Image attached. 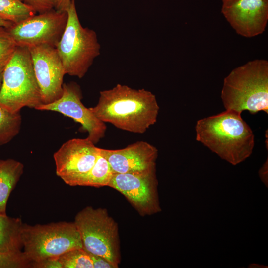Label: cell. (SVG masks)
I'll return each instance as SVG.
<instances>
[{
	"mask_svg": "<svg viewBox=\"0 0 268 268\" xmlns=\"http://www.w3.org/2000/svg\"><path fill=\"white\" fill-rule=\"evenodd\" d=\"M82 98L81 88L76 83H64L59 99L51 103L41 104L35 109L55 111L72 118L81 125L80 130L87 132V137L95 144L105 136L107 127L89 108L83 105Z\"/></svg>",
	"mask_w": 268,
	"mask_h": 268,
	"instance_id": "obj_11",
	"label": "cell"
},
{
	"mask_svg": "<svg viewBox=\"0 0 268 268\" xmlns=\"http://www.w3.org/2000/svg\"><path fill=\"white\" fill-rule=\"evenodd\" d=\"M17 47L6 28L0 27V71H3Z\"/></svg>",
	"mask_w": 268,
	"mask_h": 268,
	"instance_id": "obj_21",
	"label": "cell"
},
{
	"mask_svg": "<svg viewBox=\"0 0 268 268\" xmlns=\"http://www.w3.org/2000/svg\"><path fill=\"white\" fill-rule=\"evenodd\" d=\"M23 164L13 159H0V214H6L9 197L22 176Z\"/></svg>",
	"mask_w": 268,
	"mask_h": 268,
	"instance_id": "obj_16",
	"label": "cell"
},
{
	"mask_svg": "<svg viewBox=\"0 0 268 268\" xmlns=\"http://www.w3.org/2000/svg\"><path fill=\"white\" fill-rule=\"evenodd\" d=\"M113 174L139 173L156 169L158 149L147 142L138 141L119 149L100 148Z\"/></svg>",
	"mask_w": 268,
	"mask_h": 268,
	"instance_id": "obj_14",
	"label": "cell"
},
{
	"mask_svg": "<svg viewBox=\"0 0 268 268\" xmlns=\"http://www.w3.org/2000/svg\"><path fill=\"white\" fill-rule=\"evenodd\" d=\"M32 268V263L23 252L18 254L0 253V268Z\"/></svg>",
	"mask_w": 268,
	"mask_h": 268,
	"instance_id": "obj_22",
	"label": "cell"
},
{
	"mask_svg": "<svg viewBox=\"0 0 268 268\" xmlns=\"http://www.w3.org/2000/svg\"><path fill=\"white\" fill-rule=\"evenodd\" d=\"M57 259L62 268H93L90 254L83 248L68 251Z\"/></svg>",
	"mask_w": 268,
	"mask_h": 268,
	"instance_id": "obj_20",
	"label": "cell"
},
{
	"mask_svg": "<svg viewBox=\"0 0 268 268\" xmlns=\"http://www.w3.org/2000/svg\"><path fill=\"white\" fill-rule=\"evenodd\" d=\"M196 140L233 165L249 157L255 144L253 132L241 113L227 110L198 120Z\"/></svg>",
	"mask_w": 268,
	"mask_h": 268,
	"instance_id": "obj_2",
	"label": "cell"
},
{
	"mask_svg": "<svg viewBox=\"0 0 268 268\" xmlns=\"http://www.w3.org/2000/svg\"><path fill=\"white\" fill-rule=\"evenodd\" d=\"M113 175L109 162L99 152L92 168L78 182L77 186L97 188L108 186Z\"/></svg>",
	"mask_w": 268,
	"mask_h": 268,
	"instance_id": "obj_17",
	"label": "cell"
},
{
	"mask_svg": "<svg viewBox=\"0 0 268 268\" xmlns=\"http://www.w3.org/2000/svg\"><path fill=\"white\" fill-rule=\"evenodd\" d=\"M89 108L105 123L141 134L156 122L159 111L156 97L151 92L120 84L100 91L97 104Z\"/></svg>",
	"mask_w": 268,
	"mask_h": 268,
	"instance_id": "obj_1",
	"label": "cell"
},
{
	"mask_svg": "<svg viewBox=\"0 0 268 268\" xmlns=\"http://www.w3.org/2000/svg\"><path fill=\"white\" fill-rule=\"evenodd\" d=\"M67 18V11L53 8L6 28L17 46L29 48L46 44L56 47L66 27Z\"/></svg>",
	"mask_w": 268,
	"mask_h": 268,
	"instance_id": "obj_8",
	"label": "cell"
},
{
	"mask_svg": "<svg viewBox=\"0 0 268 268\" xmlns=\"http://www.w3.org/2000/svg\"><path fill=\"white\" fill-rule=\"evenodd\" d=\"M36 12L21 0H0V18L18 23Z\"/></svg>",
	"mask_w": 268,
	"mask_h": 268,
	"instance_id": "obj_19",
	"label": "cell"
},
{
	"mask_svg": "<svg viewBox=\"0 0 268 268\" xmlns=\"http://www.w3.org/2000/svg\"><path fill=\"white\" fill-rule=\"evenodd\" d=\"M90 255L93 268H117L116 266L102 256L91 254H90Z\"/></svg>",
	"mask_w": 268,
	"mask_h": 268,
	"instance_id": "obj_24",
	"label": "cell"
},
{
	"mask_svg": "<svg viewBox=\"0 0 268 268\" xmlns=\"http://www.w3.org/2000/svg\"><path fill=\"white\" fill-rule=\"evenodd\" d=\"M221 98L225 110L268 114V62L256 59L233 69L224 79Z\"/></svg>",
	"mask_w": 268,
	"mask_h": 268,
	"instance_id": "obj_3",
	"label": "cell"
},
{
	"mask_svg": "<svg viewBox=\"0 0 268 268\" xmlns=\"http://www.w3.org/2000/svg\"><path fill=\"white\" fill-rule=\"evenodd\" d=\"M71 3V0H56L54 9L62 11H67Z\"/></svg>",
	"mask_w": 268,
	"mask_h": 268,
	"instance_id": "obj_26",
	"label": "cell"
},
{
	"mask_svg": "<svg viewBox=\"0 0 268 268\" xmlns=\"http://www.w3.org/2000/svg\"><path fill=\"white\" fill-rule=\"evenodd\" d=\"M33 268H62V266L57 258H56L47 259L36 263L34 265Z\"/></svg>",
	"mask_w": 268,
	"mask_h": 268,
	"instance_id": "obj_25",
	"label": "cell"
},
{
	"mask_svg": "<svg viewBox=\"0 0 268 268\" xmlns=\"http://www.w3.org/2000/svg\"><path fill=\"white\" fill-rule=\"evenodd\" d=\"M2 73H3V71H0V91L1 89L2 82Z\"/></svg>",
	"mask_w": 268,
	"mask_h": 268,
	"instance_id": "obj_29",
	"label": "cell"
},
{
	"mask_svg": "<svg viewBox=\"0 0 268 268\" xmlns=\"http://www.w3.org/2000/svg\"><path fill=\"white\" fill-rule=\"evenodd\" d=\"M260 177L267 187L268 186V158L259 171Z\"/></svg>",
	"mask_w": 268,
	"mask_h": 268,
	"instance_id": "obj_27",
	"label": "cell"
},
{
	"mask_svg": "<svg viewBox=\"0 0 268 268\" xmlns=\"http://www.w3.org/2000/svg\"><path fill=\"white\" fill-rule=\"evenodd\" d=\"M13 23L8 21L4 20L0 18V27L8 28L12 25Z\"/></svg>",
	"mask_w": 268,
	"mask_h": 268,
	"instance_id": "obj_28",
	"label": "cell"
},
{
	"mask_svg": "<svg viewBox=\"0 0 268 268\" xmlns=\"http://www.w3.org/2000/svg\"><path fill=\"white\" fill-rule=\"evenodd\" d=\"M108 186L123 194L141 216L151 215L161 211L156 169L114 174Z\"/></svg>",
	"mask_w": 268,
	"mask_h": 268,
	"instance_id": "obj_9",
	"label": "cell"
},
{
	"mask_svg": "<svg viewBox=\"0 0 268 268\" xmlns=\"http://www.w3.org/2000/svg\"><path fill=\"white\" fill-rule=\"evenodd\" d=\"M21 240L22 252L32 268L36 263L58 258L68 251L82 248L80 235L74 222L33 226L23 223Z\"/></svg>",
	"mask_w": 268,
	"mask_h": 268,
	"instance_id": "obj_5",
	"label": "cell"
},
{
	"mask_svg": "<svg viewBox=\"0 0 268 268\" xmlns=\"http://www.w3.org/2000/svg\"><path fill=\"white\" fill-rule=\"evenodd\" d=\"M221 12L238 34L253 37L266 29L268 0H222Z\"/></svg>",
	"mask_w": 268,
	"mask_h": 268,
	"instance_id": "obj_13",
	"label": "cell"
},
{
	"mask_svg": "<svg viewBox=\"0 0 268 268\" xmlns=\"http://www.w3.org/2000/svg\"><path fill=\"white\" fill-rule=\"evenodd\" d=\"M23 225L19 218L0 214V253L18 254L23 252L21 251Z\"/></svg>",
	"mask_w": 268,
	"mask_h": 268,
	"instance_id": "obj_15",
	"label": "cell"
},
{
	"mask_svg": "<svg viewBox=\"0 0 268 268\" xmlns=\"http://www.w3.org/2000/svg\"><path fill=\"white\" fill-rule=\"evenodd\" d=\"M41 104L29 49L17 46L3 70L0 105L16 112L24 107L36 109Z\"/></svg>",
	"mask_w": 268,
	"mask_h": 268,
	"instance_id": "obj_4",
	"label": "cell"
},
{
	"mask_svg": "<svg viewBox=\"0 0 268 268\" xmlns=\"http://www.w3.org/2000/svg\"><path fill=\"white\" fill-rule=\"evenodd\" d=\"M21 123L20 111L12 112L0 105V146L9 143L19 134Z\"/></svg>",
	"mask_w": 268,
	"mask_h": 268,
	"instance_id": "obj_18",
	"label": "cell"
},
{
	"mask_svg": "<svg viewBox=\"0 0 268 268\" xmlns=\"http://www.w3.org/2000/svg\"><path fill=\"white\" fill-rule=\"evenodd\" d=\"M42 104L59 99L63 93L64 67L55 47L43 44L28 48Z\"/></svg>",
	"mask_w": 268,
	"mask_h": 268,
	"instance_id": "obj_12",
	"label": "cell"
},
{
	"mask_svg": "<svg viewBox=\"0 0 268 268\" xmlns=\"http://www.w3.org/2000/svg\"><path fill=\"white\" fill-rule=\"evenodd\" d=\"M99 152L100 148L87 137L68 140L53 155L56 174L67 184L77 186L92 168Z\"/></svg>",
	"mask_w": 268,
	"mask_h": 268,
	"instance_id": "obj_10",
	"label": "cell"
},
{
	"mask_svg": "<svg viewBox=\"0 0 268 268\" xmlns=\"http://www.w3.org/2000/svg\"><path fill=\"white\" fill-rule=\"evenodd\" d=\"M82 248L88 253L102 256L116 266L121 262L117 223L105 208L87 206L75 216Z\"/></svg>",
	"mask_w": 268,
	"mask_h": 268,
	"instance_id": "obj_7",
	"label": "cell"
},
{
	"mask_svg": "<svg viewBox=\"0 0 268 268\" xmlns=\"http://www.w3.org/2000/svg\"><path fill=\"white\" fill-rule=\"evenodd\" d=\"M36 13H42L54 8L56 0H21Z\"/></svg>",
	"mask_w": 268,
	"mask_h": 268,
	"instance_id": "obj_23",
	"label": "cell"
},
{
	"mask_svg": "<svg viewBox=\"0 0 268 268\" xmlns=\"http://www.w3.org/2000/svg\"><path fill=\"white\" fill-rule=\"evenodd\" d=\"M67 12L66 27L56 48L66 74L82 78L100 55V45L96 32L81 25L75 0H71Z\"/></svg>",
	"mask_w": 268,
	"mask_h": 268,
	"instance_id": "obj_6",
	"label": "cell"
}]
</instances>
